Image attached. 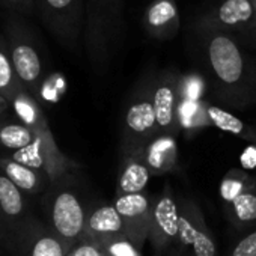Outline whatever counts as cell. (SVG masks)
I'll list each match as a JSON object with an SVG mask.
<instances>
[{
    "instance_id": "1",
    "label": "cell",
    "mask_w": 256,
    "mask_h": 256,
    "mask_svg": "<svg viewBox=\"0 0 256 256\" xmlns=\"http://www.w3.org/2000/svg\"><path fill=\"white\" fill-rule=\"evenodd\" d=\"M190 35L200 48L217 100L232 108L256 104V64L240 41L210 12L192 22Z\"/></svg>"
},
{
    "instance_id": "2",
    "label": "cell",
    "mask_w": 256,
    "mask_h": 256,
    "mask_svg": "<svg viewBox=\"0 0 256 256\" xmlns=\"http://www.w3.org/2000/svg\"><path fill=\"white\" fill-rule=\"evenodd\" d=\"M156 76L157 71H146L128 95L120 122V156L144 151L158 134L154 110Z\"/></svg>"
},
{
    "instance_id": "3",
    "label": "cell",
    "mask_w": 256,
    "mask_h": 256,
    "mask_svg": "<svg viewBox=\"0 0 256 256\" xmlns=\"http://www.w3.org/2000/svg\"><path fill=\"white\" fill-rule=\"evenodd\" d=\"M124 0H89L86 6L84 42L89 60L98 74L110 62L120 35Z\"/></svg>"
},
{
    "instance_id": "4",
    "label": "cell",
    "mask_w": 256,
    "mask_h": 256,
    "mask_svg": "<svg viewBox=\"0 0 256 256\" xmlns=\"http://www.w3.org/2000/svg\"><path fill=\"white\" fill-rule=\"evenodd\" d=\"M70 174L52 182L46 192L47 224L71 250L84 234V224L89 208L83 204L80 194L68 184Z\"/></svg>"
},
{
    "instance_id": "5",
    "label": "cell",
    "mask_w": 256,
    "mask_h": 256,
    "mask_svg": "<svg viewBox=\"0 0 256 256\" xmlns=\"http://www.w3.org/2000/svg\"><path fill=\"white\" fill-rule=\"evenodd\" d=\"M5 34L17 77L22 86L36 96L46 70L35 34L29 24L17 17H11L5 22Z\"/></svg>"
},
{
    "instance_id": "6",
    "label": "cell",
    "mask_w": 256,
    "mask_h": 256,
    "mask_svg": "<svg viewBox=\"0 0 256 256\" xmlns=\"http://www.w3.org/2000/svg\"><path fill=\"white\" fill-rule=\"evenodd\" d=\"M46 28L66 48L76 50L86 22L83 0H35Z\"/></svg>"
},
{
    "instance_id": "7",
    "label": "cell",
    "mask_w": 256,
    "mask_h": 256,
    "mask_svg": "<svg viewBox=\"0 0 256 256\" xmlns=\"http://www.w3.org/2000/svg\"><path fill=\"white\" fill-rule=\"evenodd\" d=\"M12 256H66L70 250L53 229L35 214L11 234L8 247Z\"/></svg>"
},
{
    "instance_id": "8",
    "label": "cell",
    "mask_w": 256,
    "mask_h": 256,
    "mask_svg": "<svg viewBox=\"0 0 256 256\" xmlns=\"http://www.w3.org/2000/svg\"><path fill=\"white\" fill-rule=\"evenodd\" d=\"M178 206L180 230L176 248L192 256H218L214 235L198 202L192 198H181Z\"/></svg>"
},
{
    "instance_id": "9",
    "label": "cell",
    "mask_w": 256,
    "mask_h": 256,
    "mask_svg": "<svg viewBox=\"0 0 256 256\" xmlns=\"http://www.w3.org/2000/svg\"><path fill=\"white\" fill-rule=\"evenodd\" d=\"M180 230V206L174 190L166 184L160 194L152 198V220L150 241L156 256H164L176 247Z\"/></svg>"
},
{
    "instance_id": "10",
    "label": "cell",
    "mask_w": 256,
    "mask_h": 256,
    "mask_svg": "<svg viewBox=\"0 0 256 256\" xmlns=\"http://www.w3.org/2000/svg\"><path fill=\"white\" fill-rule=\"evenodd\" d=\"M152 198L150 193H133L114 196L113 205L119 212L124 224V232L139 250L150 238L152 220Z\"/></svg>"
},
{
    "instance_id": "11",
    "label": "cell",
    "mask_w": 256,
    "mask_h": 256,
    "mask_svg": "<svg viewBox=\"0 0 256 256\" xmlns=\"http://www.w3.org/2000/svg\"><path fill=\"white\" fill-rule=\"evenodd\" d=\"M180 83L181 76L175 70L166 68L157 71L154 84V110L157 118L158 134L176 138L181 132L178 120Z\"/></svg>"
},
{
    "instance_id": "12",
    "label": "cell",
    "mask_w": 256,
    "mask_h": 256,
    "mask_svg": "<svg viewBox=\"0 0 256 256\" xmlns=\"http://www.w3.org/2000/svg\"><path fill=\"white\" fill-rule=\"evenodd\" d=\"M120 235H125L124 224L113 204L100 202L95 206L89 208L83 238L100 244L106 240Z\"/></svg>"
},
{
    "instance_id": "13",
    "label": "cell",
    "mask_w": 256,
    "mask_h": 256,
    "mask_svg": "<svg viewBox=\"0 0 256 256\" xmlns=\"http://www.w3.org/2000/svg\"><path fill=\"white\" fill-rule=\"evenodd\" d=\"M144 26L156 40H172L181 29V20L174 0H154L146 8Z\"/></svg>"
},
{
    "instance_id": "14",
    "label": "cell",
    "mask_w": 256,
    "mask_h": 256,
    "mask_svg": "<svg viewBox=\"0 0 256 256\" xmlns=\"http://www.w3.org/2000/svg\"><path fill=\"white\" fill-rule=\"evenodd\" d=\"M11 113L17 120L30 128L36 138L44 140H54L42 107L40 106L36 96L29 94L26 89H22L11 98Z\"/></svg>"
},
{
    "instance_id": "15",
    "label": "cell",
    "mask_w": 256,
    "mask_h": 256,
    "mask_svg": "<svg viewBox=\"0 0 256 256\" xmlns=\"http://www.w3.org/2000/svg\"><path fill=\"white\" fill-rule=\"evenodd\" d=\"M150 178H151V172L145 162L144 151L122 154L119 160L116 196L145 192Z\"/></svg>"
},
{
    "instance_id": "16",
    "label": "cell",
    "mask_w": 256,
    "mask_h": 256,
    "mask_svg": "<svg viewBox=\"0 0 256 256\" xmlns=\"http://www.w3.org/2000/svg\"><path fill=\"white\" fill-rule=\"evenodd\" d=\"M0 169L26 196H38L46 193L52 186V180L47 174L24 166L8 156H0Z\"/></svg>"
},
{
    "instance_id": "17",
    "label": "cell",
    "mask_w": 256,
    "mask_h": 256,
    "mask_svg": "<svg viewBox=\"0 0 256 256\" xmlns=\"http://www.w3.org/2000/svg\"><path fill=\"white\" fill-rule=\"evenodd\" d=\"M0 211L12 234L29 214L28 196L0 169Z\"/></svg>"
},
{
    "instance_id": "18",
    "label": "cell",
    "mask_w": 256,
    "mask_h": 256,
    "mask_svg": "<svg viewBox=\"0 0 256 256\" xmlns=\"http://www.w3.org/2000/svg\"><path fill=\"white\" fill-rule=\"evenodd\" d=\"M144 156L150 168L151 176L174 172L178 164L176 138L168 134H157L144 150Z\"/></svg>"
},
{
    "instance_id": "19",
    "label": "cell",
    "mask_w": 256,
    "mask_h": 256,
    "mask_svg": "<svg viewBox=\"0 0 256 256\" xmlns=\"http://www.w3.org/2000/svg\"><path fill=\"white\" fill-rule=\"evenodd\" d=\"M223 206L229 223L236 230H246L256 226V186Z\"/></svg>"
},
{
    "instance_id": "20",
    "label": "cell",
    "mask_w": 256,
    "mask_h": 256,
    "mask_svg": "<svg viewBox=\"0 0 256 256\" xmlns=\"http://www.w3.org/2000/svg\"><path fill=\"white\" fill-rule=\"evenodd\" d=\"M206 114L210 119V125L254 145L256 128H252L250 125H247L244 120H241L230 112H228L218 106H212V104L206 102Z\"/></svg>"
},
{
    "instance_id": "21",
    "label": "cell",
    "mask_w": 256,
    "mask_h": 256,
    "mask_svg": "<svg viewBox=\"0 0 256 256\" xmlns=\"http://www.w3.org/2000/svg\"><path fill=\"white\" fill-rule=\"evenodd\" d=\"M36 134L16 118L0 119V150L6 152L20 151L36 140Z\"/></svg>"
},
{
    "instance_id": "22",
    "label": "cell",
    "mask_w": 256,
    "mask_h": 256,
    "mask_svg": "<svg viewBox=\"0 0 256 256\" xmlns=\"http://www.w3.org/2000/svg\"><path fill=\"white\" fill-rule=\"evenodd\" d=\"M22 89L24 88L22 86L14 70L8 41L0 34V94L5 95L11 101V98Z\"/></svg>"
},
{
    "instance_id": "23",
    "label": "cell",
    "mask_w": 256,
    "mask_h": 256,
    "mask_svg": "<svg viewBox=\"0 0 256 256\" xmlns=\"http://www.w3.org/2000/svg\"><path fill=\"white\" fill-rule=\"evenodd\" d=\"M256 186V178L248 175L246 170L241 169H230L226 172L220 182V198L224 204H229L241 193L250 190Z\"/></svg>"
},
{
    "instance_id": "24",
    "label": "cell",
    "mask_w": 256,
    "mask_h": 256,
    "mask_svg": "<svg viewBox=\"0 0 256 256\" xmlns=\"http://www.w3.org/2000/svg\"><path fill=\"white\" fill-rule=\"evenodd\" d=\"M228 256H256V228L235 241Z\"/></svg>"
},
{
    "instance_id": "25",
    "label": "cell",
    "mask_w": 256,
    "mask_h": 256,
    "mask_svg": "<svg viewBox=\"0 0 256 256\" xmlns=\"http://www.w3.org/2000/svg\"><path fill=\"white\" fill-rule=\"evenodd\" d=\"M66 256H106L102 248L90 241V240H86V238H82L71 250Z\"/></svg>"
},
{
    "instance_id": "26",
    "label": "cell",
    "mask_w": 256,
    "mask_h": 256,
    "mask_svg": "<svg viewBox=\"0 0 256 256\" xmlns=\"http://www.w3.org/2000/svg\"><path fill=\"white\" fill-rule=\"evenodd\" d=\"M0 5L18 14H30L35 8V0H0Z\"/></svg>"
},
{
    "instance_id": "27",
    "label": "cell",
    "mask_w": 256,
    "mask_h": 256,
    "mask_svg": "<svg viewBox=\"0 0 256 256\" xmlns=\"http://www.w3.org/2000/svg\"><path fill=\"white\" fill-rule=\"evenodd\" d=\"M10 238H11V232H10V228L4 218V214L0 211V246L4 247H8V242H10Z\"/></svg>"
},
{
    "instance_id": "28",
    "label": "cell",
    "mask_w": 256,
    "mask_h": 256,
    "mask_svg": "<svg viewBox=\"0 0 256 256\" xmlns=\"http://www.w3.org/2000/svg\"><path fill=\"white\" fill-rule=\"evenodd\" d=\"M11 116V101L0 94V119Z\"/></svg>"
},
{
    "instance_id": "29",
    "label": "cell",
    "mask_w": 256,
    "mask_h": 256,
    "mask_svg": "<svg viewBox=\"0 0 256 256\" xmlns=\"http://www.w3.org/2000/svg\"><path fill=\"white\" fill-rule=\"evenodd\" d=\"M254 146H256V142H254Z\"/></svg>"
}]
</instances>
